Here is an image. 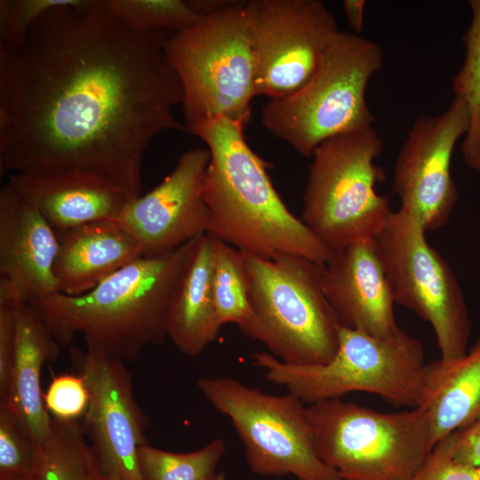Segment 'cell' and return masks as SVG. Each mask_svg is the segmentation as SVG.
Returning <instances> with one entry per match:
<instances>
[{
  "mask_svg": "<svg viewBox=\"0 0 480 480\" xmlns=\"http://www.w3.org/2000/svg\"><path fill=\"white\" fill-rule=\"evenodd\" d=\"M99 473L81 423L52 417L49 435L38 444L34 480H97Z\"/></svg>",
  "mask_w": 480,
  "mask_h": 480,
  "instance_id": "cell-23",
  "label": "cell"
},
{
  "mask_svg": "<svg viewBox=\"0 0 480 480\" xmlns=\"http://www.w3.org/2000/svg\"><path fill=\"white\" fill-rule=\"evenodd\" d=\"M227 450L221 438L189 452H172L146 444L138 461L144 480H212Z\"/></svg>",
  "mask_w": 480,
  "mask_h": 480,
  "instance_id": "cell-26",
  "label": "cell"
},
{
  "mask_svg": "<svg viewBox=\"0 0 480 480\" xmlns=\"http://www.w3.org/2000/svg\"><path fill=\"white\" fill-rule=\"evenodd\" d=\"M196 385L210 405L231 421L253 473L343 480L316 455L306 407L296 396L266 394L231 376L202 377Z\"/></svg>",
  "mask_w": 480,
  "mask_h": 480,
  "instance_id": "cell-10",
  "label": "cell"
},
{
  "mask_svg": "<svg viewBox=\"0 0 480 480\" xmlns=\"http://www.w3.org/2000/svg\"><path fill=\"white\" fill-rule=\"evenodd\" d=\"M103 7L133 28L182 31L202 17L183 0H100Z\"/></svg>",
  "mask_w": 480,
  "mask_h": 480,
  "instance_id": "cell-27",
  "label": "cell"
},
{
  "mask_svg": "<svg viewBox=\"0 0 480 480\" xmlns=\"http://www.w3.org/2000/svg\"><path fill=\"white\" fill-rule=\"evenodd\" d=\"M243 253L253 316L251 338L287 364L328 363L338 351L341 326L324 292V265L294 255Z\"/></svg>",
  "mask_w": 480,
  "mask_h": 480,
  "instance_id": "cell-6",
  "label": "cell"
},
{
  "mask_svg": "<svg viewBox=\"0 0 480 480\" xmlns=\"http://www.w3.org/2000/svg\"><path fill=\"white\" fill-rule=\"evenodd\" d=\"M471 20L463 35V63L452 79L454 97L466 102L470 124L460 148L466 164L480 172V0L468 2Z\"/></svg>",
  "mask_w": 480,
  "mask_h": 480,
  "instance_id": "cell-25",
  "label": "cell"
},
{
  "mask_svg": "<svg viewBox=\"0 0 480 480\" xmlns=\"http://www.w3.org/2000/svg\"><path fill=\"white\" fill-rule=\"evenodd\" d=\"M60 344L28 304L20 302L15 308V341L4 398L5 406L31 437L40 444L47 437L52 417L45 408L41 388L44 364L60 353Z\"/></svg>",
  "mask_w": 480,
  "mask_h": 480,
  "instance_id": "cell-19",
  "label": "cell"
},
{
  "mask_svg": "<svg viewBox=\"0 0 480 480\" xmlns=\"http://www.w3.org/2000/svg\"><path fill=\"white\" fill-rule=\"evenodd\" d=\"M169 32L132 28L100 0L55 8L18 44H0V170L83 169L135 196L152 140L187 131Z\"/></svg>",
  "mask_w": 480,
  "mask_h": 480,
  "instance_id": "cell-1",
  "label": "cell"
},
{
  "mask_svg": "<svg viewBox=\"0 0 480 480\" xmlns=\"http://www.w3.org/2000/svg\"><path fill=\"white\" fill-rule=\"evenodd\" d=\"M430 422L434 446L480 420V337L465 355L426 364L420 407Z\"/></svg>",
  "mask_w": 480,
  "mask_h": 480,
  "instance_id": "cell-22",
  "label": "cell"
},
{
  "mask_svg": "<svg viewBox=\"0 0 480 480\" xmlns=\"http://www.w3.org/2000/svg\"><path fill=\"white\" fill-rule=\"evenodd\" d=\"M315 452L348 480H410L434 444L421 408L382 412L340 398L306 406Z\"/></svg>",
  "mask_w": 480,
  "mask_h": 480,
  "instance_id": "cell-9",
  "label": "cell"
},
{
  "mask_svg": "<svg viewBox=\"0 0 480 480\" xmlns=\"http://www.w3.org/2000/svg\"><path fill=\"white\" fill-rule=\"evenodd\" d=\"M58 249L57 232L6 183L0 190V280L25 303L58 292L54 276Z\"/></svg>",
  "mask_w": 480,
  "mask_h": 480,
  "instance_id": "cell-16",
  "label": "cell"
},
{
  "mask_svg": "<svg viewBox=\"0 0 480 480\" xmlns=\"http://www.w3.org/2000/svg\"><path fill=\"white\" fill-rule=\"evenodd\" d=\"M212 290L220 324H234L251 338L253 316L244 253L216 238L212 259Z\"/></svg>",
  "mask_w": 480,
  "mask_h": 480,
  "instance_id": "cell-24",
  "label": "cell"
},
{
  "mask_svg": "<svg viewBox=\"0 0 480 480\" xmlns=\"http://www.w3.org/2000/svg\"><path fill=\"white\" fill-rule=\"evenodd\" d=\"M164 49L182 88L186 128L217 117L248 123L257 95L246 1L228 0L169 33Z\"/></svg>",
  "mask_w": 480,
  "mask_h": 480,
  "instance_id": "cell-5",
  "label": "cell"
},
{
  "mask_svg": "<svg viewBox=\"0 0 480 480\" xmlns=\"http://www.w3.org/2000/svg\"><path fill=\"white\" fill-rule=\"evenodd\" d=\"M38 444L0 405V480H34Z\"/></svg>",
  "mask_w": 480,
  "mask_h": 480,
  "instance_id": "cell-28",
  "label": "cell"
},
{
  "mask_svg": "<svg viewBox=\"0 0 480 480\" xmlns=\"http://www.w3.org/2000/svg\"><path fill=\"white\" fill-rule=\"evenodd\" d=\"M212 480H227L225 472H218Z\"/></svg>",
  "mask_w": 480,
  "mask_h": 480,
  "instance_id": "cell-35",
  "label": "cell"
},
{
  "mask_svg": "<svg viewBox=\"0 0 480 480\" xmlns=\"http://www.w3.org/2000/svg\"><path fill=\"white\" fill-rule=\"evenodd\" d=\"M453 457L460 463L480 468V420L454 432Z\"/></svg>",
  "mask_w": 480,
  "mask_h": 480,
  "instance_id": "cell-33",
  "label": "cell"
},
{
  "mask_svg": "<svg viewBox=\"0 0 480 480\" xmlns=\"http://www.w3.org/2000/svg\"><path fill=\"white\" fill-rule=\"evenodd\" d=\"M214 243L208 234L190 242L168 310L167 339L188 356L202 353L217 339L222 326L212 290Z\"/></svg>",
  "mask_w": 480,
  "mask_h": 480,
  "instance_id": "cell-21",
  "label": "cell"
},
{
  "mask_svg": "<svg viewBox=\"0 0 480 480\" xmlns=\"http://www.w3.org/2000/svg\"><path fill=\"white\" fill-rule=\"evenodd\" d=\"M44 402L49 414L58 420H77L84 415L89 394L84 378L78 374L65 373L52 377Z\"/></svg>",
  "mask_w": 480,
  "mask_h": 480,
  "instance_id": "cell-30",
  "label": "cell"
},
{
  "mask_svg": "<svg viewBox=\"0 0 480 480\" xmlns=\"http://www.w3.org/2000/svg\"><path fill=\"white\" fill-rule=\"evenodd\" d=\"M22 302L12 289L0 280V401L4 398L15 341V308Z\"/></svg>",
  "mask_w": 480,
  "mask_h": 480,
  "instance_id": "cell-32",
  "label": "cell"
},
{
  "mask_svg": "<svg viewBox=\"0 0 480 480\" xmlns=\"http://www.w3.org/2000/svg\"><path fill=\"white\" fill-rule=\"evenodd\" d=\"M470 124L464 100L454 97L439 115L418 117L396 160L393 191L400 208L409 212L426 231L443 228L458 199L451 174L453 149Z\"/></svg>",
  "mask_w": 480,
  "mask_h": 480,
  "instance_id": "cell-14",
  "label": "cell"
},
{
  "mask_svg": "<svg viewBox=\"0 0 480 480\" xmlns=\"http://www.w3.org/2000/svg\"><path fill=\"white\" fill-rule=\"evenodd\" d=\"M81 0H1L0 44H20L35 23L48 12Z\"/></svg>",
  "mask_w": 480,
  "mask_h": 480,
  "instance_id": "cell-29",
  "label": "cell"
},
{
  "mask_svg": "<svg viewBox=\"0 0 480 480\" xmlns=\"http://www.w3.org/2000/svg\"><path fill=\"white\" fill-rule=\"evenodd\" d=\"M209 161L208 148L187 150L161 183L132 198L114 220L139 243L142 257L168 254L207 233L203 186Z\"/></svg>",
  "mask_w": 480,
  "mask_h": 480,
  "instance_id": "cell-15",
  "label": "cell"
},
{
  "mask_svg": "<svg viewBox=\"0 0 480 480\" xmlns=\"http://www.w3.org/2000/svg\"><path fill=\"white\" fill-rule=\"evenodd\" d=\"M426 231L406 211H392L372 240L395 302L428 322L443 359L466 354L470 320L462 290Z\"/></svg>",
  "mask_w": 480,
  "mask_h": 480,
  "instance_id": "cell-11",
  "label": "cell"
},
{
  "mask_svg": "<svg viewBox=\"0 0 480 480\" xmlns=\"http://www.w3.org/2000/svg\"><path fill=\"white\" fill-rule=\"evenodd\" d=\"M382 51L374 41L339 31L310 80L293 94L269 100L261 123L304 156L324 140L373 126L365 92L381 68Z\"/></svg>",
  "mask_w": 480,
  "mask_h": 480,
  "instance_id": "cell-7",
  "label": "cell"
},
{
  "mask_svg": "<svg viewBox=\"0 0 480 480\" xmlns=\"http://www.w3.org/2000/svg\"><path fill=\"white\" fill-rule=\"evenodd\" d=\"M245 124L217 117L187 127L210 152L203 186L206 234L259 257L294 255L324 265L332 252L286 207L268 176V164L245 140Z\"/></svg>",
  "mask_w": 480,
  "mask_h": 480,
  "instance_id": "cell-2",
  "label": "cell"
},
{
  "mask_svg": "<svg viewBox=\"0 0 480 480\" xmlns=\"http://www.w3.org/2000/svg\"><path fill=\"white\" fill-rule=\"evenodd\" d=\"M342 6L348 26L355 34L360 33L364 27L365 1L344 0Z\"/></svg>",
  "mask_w": 480,
  "mask_h": 480,
  "instance_id": "cell-34",
  "label": "cell"
},
{
  "mask_svg": "<svg viewBox=\"0 0 480 480\" xmlns=\"http://www.w3.org/2000/svg\"><path fill=\"white\" fill-rule=\"evenodd\" d=\"M97 480H113L111 479L110 477L105 476L104 474H102L100 470V473L98 475V477H97Z\"/></svg>",
  "mask_w": 480,
  "mask_h": 480,
  "instance_id": "cell-36",
  "label": "cell"
},
{
  "mask_svg": "<svg viewBox=\"0 0 480 480\" xmlns=\"http://www.w3.org/2000/svg\"><path fill=\"white\" fill-rule=\"evenodd\" d=\"M246 12L256 95L270 100L303 87L340 31L319 0H251L246 1Z\"/></svg>",
  "mask_w": 480,
  "mask_h": 480,
  "instance_id": "cell-12",
  "label": "cell"
},
{
  "mask_svg": "<svg viewBox=\"0 0 480 480\" xmlns=\"http://www.w3.org/2000/svg\"><path fill=\"white\" fill-rule=\"evenodd\" d=\"M343 480H348V479H343Z\"/></svg>",
  "mask_w": 480,
  "mask_h": 480,
  "instance_id": "cell-37",
  "label": "cell"
},
{
  "mask_svg": "<svg viewBox=\"0 0 480 480\" xmlns=\"http://www.w3.org/2000/svg\"><path fill=\"white\" fill-rule=\"evenodd\" d=\"M454 438L453 432L440 440L410 480H480V468L455 460Z\"/></svg>",
  "mask_w": 480,
  "mask_h": 480,
  "instance_id": "cell-31",
  "label": "cell"
},
{
  "mask_svg": "<svg viewBox=\"0 0 480 480\" xmlns=\"http://www.w3.org/2000/svg\"><path fill=\"white\" fill-rule=\"evenodd\" d=\"M7 184L30 202L56 232L115 220L134 197L100 173L83 169L21 172Z\"/></svg>",
  "mask_w": 480,
  "mask_h": 480,
  "instance_id": "cell-18",
  "label": "cell"
},
{
  "mask_svg": "<svg viewBox=\"0 0 480 480\" xmlns=\"http://www.w3.org/2000/svg\"><path fill=\"white\" fill-rule=\"evenodd\" d=\"M382 147L372 126L329 138L312 154L300 219L332 252L372 241L392 212L376 191L384 172L374 159Z\"/></svg>",
  "mask_w": 480,
  "mask_h": 480,
  "instance_id": "cell-8",
  "label": "cell"
},
{
  "mask_svg": "<svg viewBox=\"0 0 480 480\" xmlns=\"http://www.w3.org/2000/svg\"><path fill=\"white\" fill-rule=\"evenodd\" d=\"M323 286L341 327L380 338L400 329L393 292L372 241L332 252L324 265Z\"/></svg>",
  "mask_w": 480,
  "mask_h": 480,
  "instance_id": "cell-17",
  "label": "cell"
},
{
  "mask_svg": "<svg viewBox=\"0 0 480 480\" xmlns=\"http://www.w3.org/2000/svg\"><path fill=\"white\" fill-rule=\"evenodd\" d=\"M54 264L58 292L76 296L142 257L135 238L114 220L87 223L57 232Z\"/></svg>",
  "mask_w": 480,
  "mask_h": 480,
  "instance_id": "cell-20",
  "label": "cell"
},
{
  "mask_svg": "<svg viewBox=\"0 0 480 480\" xmlns=\"http://www.w3.org/2000/svg\"><path fill=\"white\" fill-rule=\"evenodd\" d=\"M190 242L165 255L139 258L85 293L56 292L28 304L60 345L82 334L86 348L135 362L144 348L167 339L168 310Z\"/></svg>",
  "mask_w": 480,
  "mask_h": 480,
  "instance_id": "cell-3",
  "label": "cell"
},
{
  "mask_svg": "<svg viewBox=\"0 0 480 480\" xmlns=\"http://www.w3.org/2000/svg\"><path fill=\"white\" fill-rule=\"evenodd\" d=\"M250 357L268 380L308 404L356 391L409 408L420 407L423 398V346L401 328L380 338L340 327L338 351L323 364H291L268 352Z\"/></svg>",
  "mask_w": 480,
  "mask_h": 480,
  "instance_id": "cell-4",
  "label": "cell"
},
{
  "mask_svg": "<svg viewBox=\"0 0 480 480\" xmlns=\"http://www.w3.org/2000/svg\"><path fill=\"white\" fill-rule=\"evenodd\" d=\"M69 354L88 389L81 425L100 472L113 480H144L138 454L148 444V418L135 399L124 362L88 348L70 347Z\"/></svg>",
  "mask_w": 480,
  "mask_h": 480,
  "instance_id": "cell-13",
  "label": "cell"
}]
</instances>
